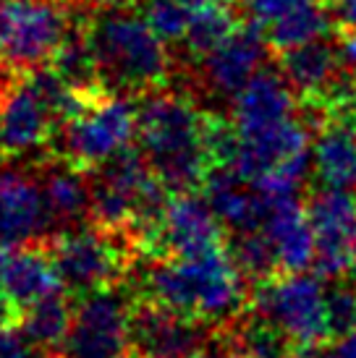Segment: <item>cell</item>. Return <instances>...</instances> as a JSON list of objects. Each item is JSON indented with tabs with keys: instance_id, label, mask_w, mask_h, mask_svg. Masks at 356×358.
I'll return each instance as SVG.
<instances>
[{
	"instance_id": "6da1fadb",
	"label": "cell",
	"mask_w": 356,
	"mask_h": 358,
	"mask_svg": "<svg viewBox=\"0 0 356 358\" xmlns=\"http://www.w3.org/2000/svg\"><path fill=\"white\" fill-rule=\"evenodd\" d=\"M238 150L231 170L249 180L309 155V118L301 115L296 92L280 71L262 69L233 97Z\"/></svg>"
},
{
	"instance_id": "7a4b0ae2",
	"label": "cell",
	"mask_w": 356,
	"mask_h": 358,
	"mask_svg": "<svg viewBox=\"0 0 356 358\" xmlns=\"http://www.w3.org/2000/svg\"><path fill=\"white\" fill-rule=\"evenodd\" d=\"M210 115L173 92H149L137 105V144L170 194L197 191L212 170L207 147Z\"/></svg>"
},
{
	"instance_id": "3957f363",
	"label": "cell",
	"mask_w": 356,
	"mask_h": 358,
	"mask_svg": "<svg viewBox=\"0 0 356 358\" xmlns=\"http://www.w3.org/2000/svg\"><path fill=\"white\" fill-rule=\"evenodd\" d=\"M142 290L147 293V301L176 308L199 322L238 319L247 299L244 272L228 246L197 257L160 259L147 275H142Z\"/></svg>"
},
{
	"instance_id": "277c9868",
	"label": "cell",
	"mask_w": 356,
	"mask_h": 358,
	"mask_svg": "<svg viewBox=\"0 0 356 358\" xmlns=\"http://www.w3.org/2000/svg\"><path fill=\"white\" fill-rule=\"evenodd\" d=\"M87 42L105 92H155L168 76V50L144 13L110 3L95 13L87 27Z\"/></svg>"
},
{
	"instance_id": "5b68a950",
	"label": "cell",
	"mask_w": 356,
	"mask_h": 358,
	"mask_svg": "<svg viewBox=\"0 0 356 358\" xmlns=\"http://www.w3.org/2000/svg\"><path fill=\"white\" fill-rule=\"evenodd\" d=\"M60 159L79 170L100 165L131 150L137 139V108L123 94L102 92L87 97L66 123L58 126Z\"/></svg>"
},
{
	"instance_id": "8992f818",
	"label": "cell",
	"mask_w": 356,
	"mask_h": 358,
	"mask_svg": "<svg viewBox=\"0 0 356 358\" xmlns=\"http://www.w3.org/2000/svg\"><path fill=\"white\" fill-rule=\"evenodd\" d=\"M254 314L286 335L294 348H312L333 338L327 322L325 282L304 272H278L259 280L252 296Z\"/></svg>"
},
{
	"instance_id": "52a82bcc",
	"label": "cell",
	"mask_w": 356,
	"mask_h": 358,
	"mask_svg": "<svg viewBox=\"0 0 356 358\" xmlns=\"http://www.w3.org/2000/svg\"><path fill=\"white\" fill-rule=\"evenodd\" d=\"M74 29L63 0H0V66L40 69L55 58Z\"/></svg>"
},
{
	"instance_id": "ba28073f",
	"label": "cell",
	"mask_w": 356,
	"mask_h": 358,
	"mask_svg": "<svg viewBox=\"0 0 356 358\" xmlns=\"http://www.w3.org/2000/svg\"><path fill=\"white\" fill-rule=\"evenodd\" d=\"M118 233L100 228H66L50 241V257L55 262L63 290L87 296L110 288L123 272V246Z\"/></svg>"
},
{
	"instance_id": "9c48e42d",
	"label": "cell",
	"mask_w": 356,
	"mask_h": 358,
	"mask_svg": "<svg viewBox=\"0 0 356 358\" xmlns=\"http://www.w3.org/2000/svg\"><path fill=\"white\" fill-rule=\"evenodd\" d=\"M131 311L126 299L110 288L81 296L74 308L63 358H126L131 356Z\"/></svg>"
},
{
	"instance_id": "30bf717a",
	"label": "cell",
	"mask_w": 356,
	"mask_h": 358,
	"mask_svg": "<svg viewBox=\"0 0 356 358\" xmlns=\"http://www.w3.org/2000/svg\"><path fill=\"white\" fill-rule=\"evenodd\" d=\"M220 246H226L223 222L212 212L210 201L205 196H197L194 191L170 194L158 225L142 243V249H147L158 259L197 257Z\"/></svg>"
},
{
	"instance_id": "8fae6325",
	"label": "cell",
	"mask_w": 356,
	"mask_h": 358,
	"mask_svg": "<svg viewBox=\"0 0 356 358\" xmlns=\"http://www.w3.org/2000/svg\"><path fill=\"white\" fill-rule=\"evenodd\" d=\"M307 217L317 246L315 267L327 280L343 278L356 241V194L320 186L307 204Z\"/></svg>"
},
{
	"instance_id": "7c38bea8",
	"label": "cell",
	"mask_w": 356,
	"mask_h": 358,
	"mask_svg": "<svg viewBox=\"0 0 356 358\" xmlns=\"http://www.w3.org/2000/svg\"><path fill=\"white\" fill-rule=\"evenodd\" d=\"M205 340V322L176 308L144 301L131 311V356L191 358Z\"/></svg>"
},
{
	"instance_id": "4fadbf2b",
	"label": "cell",
	"mask_w": 356,
	"mask_h": 358,
	"mask_svg": "<svg viewBox=\"0 0 356 358\" xmlns=\"http://www.w3.org/2000/svg\"><path fill=\"white\" fill-rule=\"evenodd\" d=\"M267 50L270 45L265 34L254 24H238L220 45L199 58L207 90L220 97H236L262 71Z\"/></svg>"
},
{
	"instance_id": "5bb4252c",
	"label": "cell",
	"mask_w": 356,
	"mask_h": 358,
	"mask_svg": "<svg viewBox=\"0 0 356 358\" xmlns=\"http://www.w3.org/2000/svg\"><path fill=\"white\" fill-rule=\"evenodd\" d=\"M53 217L42 183L27 170H0V246H24L50 233Z\"/></svg>"
},
{
	"instance_id": "9a60e30c",
	"label": "cell",
	"mask_w": 356,
	"mask_h": 358,
	"mask_svg": "<svg viewBox=\"0 0 356 358\" xmlns=\"http://www.w3.org/2000/svg\"><path fill=\"white\" fill-rule=\"evenodd\" d=\"M278 55H280V73L304 102L330 108L351 84V79L341 69L336 45H330L325 37Z\"/></svg>"
},
{
	"instance_id": "2e32d148",
	"label": "cell",
	"mask_w": 356,
	"mask_h": 358,
	"mask_svg": "<svg viewBox=\"0 0 356 358\" xmlns=\"http://www.w3.org/2000/svg\"><path fill=\"white\" fill-rule=\"evenodd\" d=\"M58 126V115L27 79L0 100V152L6 155H27L48 144Z\"/></svg>"
},
{
	"instance_id": "e0dca14e",
	"label": "cell",
	"mask_w": 356,
	"mask_h": 358,
	"mask_svg": "<svg viewBox=\"0 0 356 358\" xmlns=\"http://www.w3.org/2000/svg\"><path fill=\"white\" fill-rule=\"evenodd\" d=\"M0 288L16 306L27 308L40 299L60 293L63 282L50 251L37 249L34 243H24L0 246Z\"/></svg>"
},
{
	"instance_id": "ac0fdd59",
	"label": "cell",
	"mask_w": 356,
	"mask_h": 358,
	"mask_svg": "<svg viewBox=\"0 0 356 358\" xmlns=\"http://www.w3.org/2000/svg\"><path fill=\"white\" fill-rule=\"evenodd\" d=\"M205 199L210 201L212 212L218 215L223 228L254 230L262 228L273 201L257 189L254 180L238 176L231 168H212L205 180Z\"/></svg>"
},
{
	"instance_id": "d6986e66",
	"label": "cell",
	"mask_w": 356,
	"mask_h": 358,
	"mask_svg": "<svg viewBox=\"0 0 356 358\" xmlns=\"http://www.w3.org/2000/svg\"><path fill=\"white\" fill-rule=\"evenodd\" d=\"M262 230L275 251L278 272H304L309 264H315V233L309 225L307 209L299 204L296 196L273 201Z\"/></svg>"
},
{
	"instance_id": "ffe728a7",
	"label": "cell",
	"mask_w": 356,
	"mask_h": 358,
	"mask_svg": "<svg viewBox=\"0 0 356 358\" xmlns=\"http://www.w3.org/2000/svg\"><path fill=\"white\" fill-rule=\"evenodd\" d=\"M312 170L320 186L356 189V129L343 118H325L312 139Z\"/></svg>"
},
{
	"instance_id": "44dd1931",
	"label": "cell",
	"mask_w": 356,
	"mask_h": 358,
	"mask_svg": "<svg viewBox=\"0 0 356 358\" xmlns=\"http://www.w3.org/2000/svg\"><path fill=\"white\" fill-rule=\"evenodd\" d=\"M42 194L53 217V225L76 228L92 212V183L84 178V170L71 162H60L42 176Z\"/></svg>"
},
{
	"instance_id": "7402d4cb",
	"label": "cell",
	"mask_w": 356,
	"mask_h": 358,
	"mask_svg": "<svg viewBox=\"0 0 356 358\" xmlns=\"http://www.w3.org/2000/svg\"><path fill=\"white\" fill-rule=\"evenodd\" d=\"M71 319H74L71 303L60 290L21 308V332L34 348H58L69 335Z\"/></svg>"
},
{
	"instance_id": "603a6c76",
	"label": "cell",
	"mask_w": 356,
	"mask_h": 358,
	"mask_svg": "<svg viewBox=\"0 0 356 358\" xmlns=\"http://www.w3.org/2000/svg\"><path fill=\"white\" fill-rule=\"evenodd\" d=\"M231 353L236 358H291L294 356V343L273 327L270 322L252 314V317H238L236 327L231 329Z\"/></svg>"
},
{
	"instance_id": "cb8c5ba5",
	"label": "cell",
	"mask_w": 356,
	"mask_h": 358,
	"mask_svg": "<svg viewBox=\"0 0 356 358\" xmlns=\"http://www.w3.org/2000/svg\"><path fill=\"white\" fill-rule=\"evenodd\" d=\"M236 27L238 24L233 19V10L226 0H194V16L184 37V45L199 60L226 40Z\"/></svg>"
},
{
	"instance_id": "d4e9b609",
	"label": "cell",
	"mask_w": 356,
	"mask_h": 358,
	"mask_svg": "<svg viewBox=\"0 0 356 358\" xmlns=\"http://www.w3.org/2000/svg\"><path fill=\"white\" fill-rule=\"evenodd\" d=\"M228 251L238 264V269L244 272V278H254L259 282V280H267L270 275H278L275 251H273L262 228L233 233Z\"/></svg>"
},
{
	"instance_id": "484cf974",
	"label": "cell",
	"mask_w": 356,
	"mask_h": 358,
	"mask_svg": "<svg viewBox=\"0 0 356 358\" xmlns=\"http://www.w3.org/2000/svg\"><path fill=\"white\" fill-rule=\"evenodd\" d=\"M191 16H194V0H147L144 3V19L165 45L184 42Z\"/></svg>"
},
{
	"instance_id": "4316f807",
	"label": "cell",
	"mask_w": 356,
	"mask_h": 358,
	"mask_svg": "<svg viewBox=\"0 0 356 358\" xmlns=\"http://www.w3.org/2000/svg\"><path fill=\"white\" fill-rule=\"evenodd\" d=\"M325 301L333 338L356 329V280L348 282L343 278H330V285H325Z\"/></svg>"
},
{
	"instance_id": "83f0119b",
	"label": "cell",
	"mask_w": 356,
	"mask_h": 358,
	"mask_svg": "<svg viewBox=\"0 0 356 358\" xmlns=\"http://www.w3.org/2000/svg\"><path fill=\"white\" fill-rule=\"evenodd\" d=\"M238 3L247 13L249 24H254L265 34L270 27L286 21L288 16H294L304 8H312L317 3H327V0H238Z\"/></svg>"
},
{
	"instance_id": "f1b7e54d",
	"label": "cell",
	"mask_w": 356,
	"mask_h": 358,
	"mask_svg": "<svg viewBox=\"0 0 356 358\" xmlns=\"http://www.w3.org/2000/svg\"><path fill=\"white\" fill-rule=\"evenodd\" d=\"M32 345L21 329L0 327V358H34Z\"/></svg>"
},
{
	"instance_id": "f546056e",
	"label": "cell",
	"mask_w": 356,
	"mask_h": 358,
	"mask_svg": "<svg viewBox=\"0 0 356 358\" xmlns=\"http://www.w3.org/2000/svg\"><path fill=\"white\" fill-rule=\"evenodd\" d=\"M336 50L343 73L351 81H356V29H341V40H338Z\"/></svg>"
},
{
	"instance_id": "4dcf8cb0",
	"label": "cell",
	"mask_w": 356,
	"mask_h": 358,
	"mask_svg": "<svg viewBox=\"0 0 356 358\" xmlns=\"http://www.w3.org/2000/svg\"><path fill=\"white\" fill-rule=\"evenodd\" d=\"M327 8L338 29H356V0H327Z\"/></svg>"
},
{
	"instance_id": "1f68e13d",
	"label": "cell",
	"mask_w": 356,
	"mask_h": 358,
	"mask_svg": "<svg viewBox=\"0 0 356 358\" xmlns=\"http://www.w3.org/2000/svg\"><path fill=\"white\" fill-rule=\"evenodd\" d=\"M330 110H333V115L343 118L346 123H351L356 129V81L348 84L346 90H343V94L330 105Z\"/></svg>"
},
{
	"instance_id": "d6a6232c",
	"label": "cell",
	"mask_w": 356,
	"mask_h": 358,
	"mask_svg": "<svg viewBox=\"0 0 356 358\" xmlns=\"http://www.w3.org/2000/svg\"><path fill=\"white\" fill-rule=\"evenodd\" d=\"M330 350L333 358H356V329L338 335L336 343H330Z\"/></svg>"
},
{
	"instance_id": "836d02e7",
	"label": "cell",
	"mask_w": 356,
	"mask_h": 358,
	"mask_svg": "<svg viewBox=\"0 0 356 358\" xmlns=\"http://www.w3.org/2000/svg\"><path fill=\"white\" fill-rule=\"evenodd\" d=\"M19 311L21 308L16 306L8 296H6V290L0 288V327H13V324H16V319H21Z\"/></svg>"
},
{
	"instance_id": "e575fe53",
	"label": "cell",
	"mask_w": 356,
	"mask_h": 358,
	"mask_svg": "<svg viewBox=\"0 0 356 358\" xmlns=\"http://www.w3.org/2000/svg\"><path fill=\"white\" fill-rule=\"evenodd\" d=\"M110 3H116V6H129V8H134V6H139V3H147V0H110Z\"/></svg>"
},
{
	"instance_id": "d590c367",
	"label": "cell",
	"mask_w": 356,
	"mask_h": 358,
	"mask_svg": "<svg viewBox=\"0 0 356 358\" xmlns=\"http://www.w3.org/2000/svg\"><path fill=\"white\" fill-rule=\"evenodd\" d=\"M351 272H354V280H356V241H354V251H351Z\"/></svg>"
},
{
	"instance_id": "8d00e7d4",
	"label": "cell",
	"mask_w": 356,
	"mask_h": 358,
	"mask_svg": "<svg viewBox=\"0 0 356 358\" xmlns=\"http://www.w3.org/2000/svg\"><path fill=\"white\" fill-rule=\"evenodd\" d=\"M76 3H89V6H97V3H110V0H76Z\"/></svg>"
},
{
	"instance_id": "74e56055",
	"label": "cell",
	"mask_w": 356,
	"mask_h": 358,
	"mask_svg": "<svg viewBox=\"0 0 356 358\" xmlns=\"http://www.w3.org/2000/svg\"><path fill=\"white\" fill-rule=\"evenodd\" d=\"M3 97H6V90H0V100H3Z\"/></svg>"
}]
</instances>
